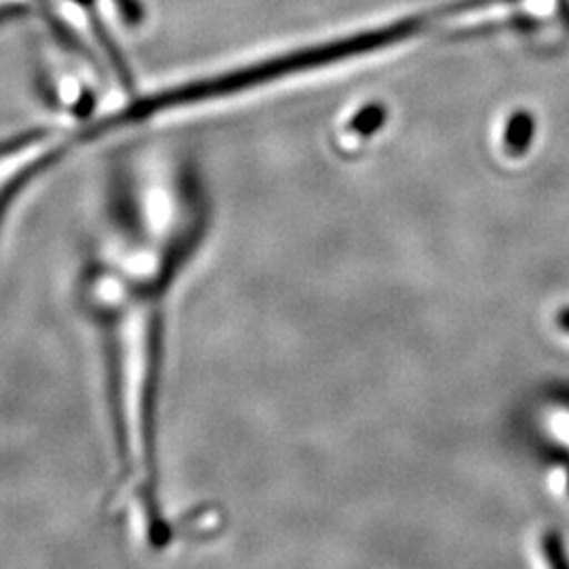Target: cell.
I'll return each mask as SVG.
<instances>
[{"mask_svg":"<svg viewBox=\"0 0 569 569\" xmlns=\"http://www.w3.org/2000/svg\"><path fill=\"white\" fill-rule=\"evenodd\" d=\"M209 222L199 173L186 161L129 164L114 182L82 296L102 355L103 388L122 512L148 549L173 523L161 479L164 321L178 281Z\"/></svg>","mask_w":569,"mask_h":569,"instance_id":"cell-1","label":"cell"},{"mask_svg":"<svg viewBox=\"0 0 569 569\" xmlns=\"http://www.w3.org/2000/svg\"><path fill=\"white\" fill-rule=\"evenodd\" d=\"M533 119L529 112H517L505 131V150L510 157H521L529 150V143L533 138Z\"/></svg>","mask_w":569,"mask_h":569,"instance_id":"cell-2","label":"cell"},{"mask_svg":"<svg viewBox=\"0 0 569 569\" xmlns=\"http://www.w3.org/2000/svg\"><path fill=\"white\" fill-rule=\"evenodd\" d=\"M387 121V110L380 103H369L361 112H357V117L348 122V133L352 136H373L378 133V129Z\"/></svg>","mask_w":569,"mask_h":569,"instance_id":"cell-3","label":"cell"},{"mask_svg":"<svg viewBox=\"0 0 569 569\" xmlns=\"http://www.w3.org/2000/svg\"><path fill=\"white\" fill-rule=\"evenodd\" d=\"M555 323L557 327L561 329V331H566L569 336V306L568 308H561L559 312H557V317H555Z\"/></svg>","mask_w":569,"mask_h":569,"instance_id":"cell-4","label":"cell"}]
</instances>
